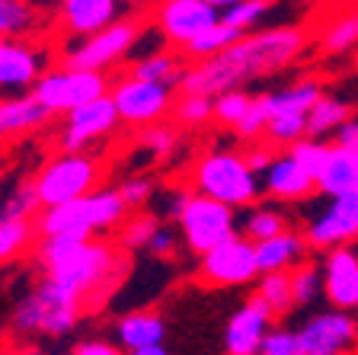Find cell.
<instances>
[{"mask_svg":"<svg viewBox=\"0 0 358 355\" xmlns=\"http://www.w3.org/2000/svg\"><path fill=\"white\" fill-rule=\"evenodd\" d=\"M119 195L125 202V208H134V211H141L150 199H154V183L148 176H128L125 183L119 186Z\"/></svg>","mask_w":358,"mask_h":355,"instance_id":"7bdbcfd3","label":"cell"},{"mask_svg":"<svg viewBox=\"0 0 358 355\" xmlns=\"http://www.w3.org/2000/svg\"><path fill=\"white\" fill-rule=\"evenodd\" d=\"M36 221H16V218H0V263L16 259L32 244Z\"/></svg>","mask_w":358,"mask_h":355,"instance_id":"836d02e7","label":"cell"},{"mask_svg":"<svg viewBox=\"0 0 358 355\" xmlns=\"http://www.w3.org/2000/svg\"><path fill=\"white\" fill-rule=\"evenodd\" d=\"M141 144L154 157H166L173 148H176V132H173L170 125H164V122H160V125H154V128H144Z\"/></svg>","mask_w":358,"mask_h":355,"instance_id":"ee69618b","label":"cell"},{"mask_svg":"<svg viewBox=\"0 0 358 355\" xmlns=\"http://www.w3.org/2000/svg\"><path fill=\"white\" fill-rule=\"evenodd\" d=\"M189 199H192V193H189L186 186H173V189H166L160 199H154V211L150 215L157 218V221H179L182 218V211H186Z\"/></svg>","mask_w":358,"mask_h":355,"instance_id":"ab89813d","label":"cell"},{"mask_svg":"<svg viewBox=\"0 0 358 355\" xmlns=\"http://www.w3.org/2000/svg\"><path fill=\"white\" fill-rule=\"evenodd\" d=\"M256 301H262L268 307L272 317H285V314L294 307V298H291V279L288 272H275V275H259V285H256Z\"/></svg>","mask_w":358,"mask_h":355,"instance_id":"4dcf8cb0","label":"cell"},{"mask_svg":"<svg viewBox=\"0 0 358 355\" xmlns=\"http://www.w3.org/2000/svg\"><path fill=\"white\" fill-rule=\"evenodd\" d=\"M329 148H333V144H327V141L304 138V141H298L294 148H288V157L317 183V176L323 173V163H327V157H329Z\"/></svg>","mask_w":358,"mask_h":355,"instance_id":"8d00e7d4","label":"cell"},{"mask_svg":"<svg viewBox=\"0 0 358 355\" xmlns=\"http://www.w3.org/2000/svg\"><path fill=\"white\" fill-rule=\"evenodd\" d=\"M268 10L272 4H262V0H234V4H221V22L246 36V29H253Z\"/></svg>","mask_w":358,"mask_h":355,"instance_id":"e575fe53","label":"cell"},{"mask_svg":"<svg viewBox=\"0 0 358 355\" xmlns=\"http://www.w3.org/2000/svg\"><path fill=\"white\" fill-rule=\"evenodd\" d=\"M173 116H176L179 125L199 128L205 125L208 118H215V99L208 97H192V93H182V97L173 103Z\"/></svg>","mask_w":358,"mask_h":355,"instance_id":"74e56055","label":"cell"},{"mask_svg":"<svg viewBox=\"0 0 358 355\" xmlns=\"http://www.w3.org/2000/svg\"><path fill=\"white\" fill-rule=\"evenodd\" d=\"M45 122H48V112H45L29 93H26V97L0 99V141L36 132Z\"/></svg>","mask_w":358,"mask_h":355,"instance_id":"cb8c5ba5","label":"cell"},{"mask_svg":"<svg viewBox=\"0 0 358 355\" xmlns=\"http://www.w3.org/2000/svg\"><path fill=\"white\" fill-rule=\"evenodd\" d=\"M240 39H243V32L231 29V26H224V22H215L211 29H205L199 39H192V42L182 48V58H192L195 64H199V61H208V58H215V55L227 52Z\"/></svg>","mask_w":358,"mask_h":355,"instance_id":"f1b7e54d","label":"cell"},{"mask_svg":"<svg viewBox=\"0 0 358 355\" xmlns=\"http://www.w3.org/2000/svg\"><path fill=\"white\" fill-rule=\"evenodd\" d=\"M192 195L211 199L217 205L227 208H250L262 193V183L250 167H246L243 154L237 151H211L195 160L192 173Z\"/></svg>","mask_w":358,"mask_h":355,"instance_id":"277c9868","label":"cell"},{"mask_svg":"<svg viewBox=\"0 0 358 355\" xmlns=\"http://www.w3.org/2000/svg\"><path fill=\"white\" fill-rule=\"evenodd\" d=\"M352 118V106L345 103V99L333 97V93H323L317 103H313V109L307 112V138L313 141H323L345 125Z\"/></svg>","mask_w":358,"mask_h":355,"instance_id":"4316f807","label":"cell"},{"mask_svg":"<svg viewBox=\"0 0 358 355\" xmlns=\"http://www.w3.org/2000/svg\"><path fill=\"white\" fill-rule=\"evenodd\" d=\"M272 320L275 317L268 314V307L262 301H256V298H250L243 307H237L231 314V320H227V330H224L227 355H259L262 340L272 330Z\"/></svg>","mask_w":358,"mask_h":355,"instance_id":"e0dca14e","label":"cell"},{"mask_svg":"<svg viewBox=\"0 0 358 355\" xmlns=\"http://www.w3.org/2000/svg\"><path fill=\"white\" fill-rule=\"evenodd\" d=\"M304 355H352L358 346V323L343 311H320L294 330Z\"/></svg>","mask_w":358,"mask_h":355,"instance_id":"5bb4252c","label":"cell"},{"mask_svg":"<svg viewBox=\"0 0 358 355\" xmlns=\"http://www.w3.org/2000/svg\"><path fill=\"white\" fill-rule=\"evenodd\" d=\"M45 71H48L45 48H36L22 39L0 42V90L3 93H20V90L29 93Z\"/></svg>","mask_w":358,"mask_h":355,"instance_id":"2e32d148","label":"cell"},{"mask_svg":"<svg viewBox=\"0 0 358 355\" xmlns=\"http://www.w3.org/2000/svg\"><path fill=\"white\" fill-rule=\"evenodd\" d=\"M109 77L93 74V71H71V67H58V71H45L38 83L29 90V97L42 106L48 116L55 112H74L80 106L93 103V99L109 97Z\"/></svg>","mask_w":358,"mask_h":355,"instance_id":"52a82bcc","label":"cell"},{"mask_svg":"<svg viewBox=\"0 0 358 355\" xmlns=\"http://www.w3.org/2000/svg\"><path fill=\"white\" fill-rule=\"evenodd\" d=\"M323 272V295L333 304V311L349 314L358 307V253L343 246V250H329L320 263Z\"/></svg>","mask_w":358,"mask_h":355,"instance_id":"ac0fdd59","label":"cell"},{"mask_svg":"<svg viewBox=\"0 0 358 355\" xmlns=\"http://www.w3.org/2000/svg\"><path fill=\"white\" fill-rule=\"evenodd\" d=\"M38 263L45 269V279L58 281L80 301L103 295L125 269L119 253L106 240L93 237H42Z\"/></svg>","mask_w":358,"mask_h":355,"instance_id":"7a4b0ae2","label":"cell"},{"mask_svg":"<svg viewBox=\"0 0 358 355\" xmlns=\"http://www.w3.org/2000/svg\"><path fill=\"white\" fill-rule=\"evenodd\" d=\"M83 301L61 288L58 281L45 279L36 285L26 301L16 304L13 311V333L20 336H64L77 326Z\"/></svg>","mask_w":358,"mask_h":355,"instance_id":"5b68a950","label":"cell"},{"mask_svg":"<svg viewBox=\"0 0 358 355\" xmlns=\"http://www.w3.org/2000/svg\"><path fill=\"white\" fill-rule=\"evenodd\" d=\"M176 244H179L176 230H173V228H166V224H160V228H157V234H154V240H150V246H148V250L154 253V256L166 259V256H173V253H176Z\"/></svg>","mask_w":358,"mask_h":355,"instance_id":"f6af8a7d","label":"cell"},{"mask_svg":"<svg viewBox=\"0 0 358 355\" xmlns=\"http://www.w3.org/2000/svg\"><path fill=\"white\" fill-rule=\"evenodd\" d=\"M250 106H253V97L246 93V90H231V93H221V97H215V118L221 122V125H237L240 118L250 112Z\"/></svg>","mask_w":358,"mask_h":355,"instance_id":"f35d334b","label":"cell"},{"mask_svg":"<svg viewBox=\"0 0 358 355\" xmlns=\"http://www.w3.org/2000/svg\"><path fill=\"white\" fill-rule=\"evenodd\" d=\"M115 112H119V122L138 128H154L166 118V112H173V90L160 87V83H144L134 81V77H122V81L112 83L109 90Z\"/></svg>","mask_w":358,"mask_h":355,"instance_id":"30bf717a","label":"cell"},{"mask_svg":"<svg viewBox=\"0 0 358 355\" xmlns=\"http://www.w3.org/2000/svg\"><path fill=\"white\" fill-rule=\"evenodd\" d=\"M128 221V208L119 189H96L80 202H67L58 208H42L36 230L42 237H93L115 230Z\"/></svg>","mask_w":358,"mask_h":355,"instance_id":"3957f363","label":"cell"},{"mask_svg":"<svg viewBox=\"0 0 358 355\" xmlns=\"http://www.w3.org/2000/svg\"><path fill=\"white\" fill-rule=\"evenodd\" d=\"M115 125H119V112H115L112 97L93 99L80 109L67 112V122L61 128V148H64V154H83L87 144L106 138Z\"/></svg>","mask_w":358,"mask_h":355,"instance_id":"9a60e30c","label":"cell"},{"mask_svg":"<svg viewBox=\"0 0 358 355\" xmlns=\"http://www.w3.org/2000/svg\"><path fill=\"white\" fill-rule=\"evenodd\" d=\"M259 275L256 266V244H250L243 234L234 240L215 246L211 253L199 256V279L215 288H234V285H246Z\"/></svg>","mask_w":358,"mask_h":355,"instance_id":"8fae6325","label":"cell"},{"mask_svg":"<svg viewBox=\"0 0 358 355\" xmlns=\"http://www.w3.org/2000/svg\"><path fill=\"white\" fill-rule=\"evenodd\" d=\"M20 355H32V352H20Z\"/></svg>","mask_w":358,"mask_h":355,"instance_id":"f907efd6","label":"cell"},{"mask_svg":"<svg viewBox=\"0 0 358 355\" xmlns=\"http://www.w3.org/2000/svg\"><path fill=\"white\" fill-rule=\"evenodd\" d=\"M320 48L327 55H345L358 48V7L345 10L327 22V29L320 36Z\"/></svg>","mask_w":358,"mask_h":355,"instance_id":"f546056e","label":"cell"},{"mask_svg":"<svg viewBox=\"0 0 358 355\" xmlns=\"http://www.w3.org/2000/svg\"><path fill=\"white\" fill-rule=\"evenodd\" d=\"M131 355H170L164 346H154V349H141V352H131Z\"/></svg>","mask_w":358,"mask_h":355,"instance_id":"681fc988","label":"cell"},{"mask_svg":"<svg viewBox=\"0 0 358 355\" xmlns=\"http://www.w3.org/2000/svg\"><path fill=\"white\" fill-rule=\"evenodd\" d=\"M240 230L250 244H266L272 237L285 234L288 228V218L278 211V208H268V205H256V208H246V215L240 218Z\"/></svg>","mask_w":358,"mask_h":355,"instance_id":"83f0119b","label":"cell"},{"mask_svg":"<svg viewBox=\"0 0 358 355\" xmlns=\"http://www.w3.org/2000/svg\"><path fill=\"white\" fill-rule=\"evenodd\" d=\"M262 103H266L268 118L278 116V112H288V116H307L313 109V103L323 97V87L317 81H298L291 87L272 90V93H259Z\"/></svg>","mask_w":358,"mask_h":355,"instance_id":"d4e9b609","label":"cell"},{"mask_svg":"<svg viewBox=\"0 0 358 355\" xmlns=\"http://www.w3.org/2000/svg\"><path fill=\"white\" fill-rule=\"evenodd\" d=\"M259 355H304V352H301V342H298L294 330L275 326V330H268V336L262 340Z\"/></svg>","mask_w":358,"mask_h":355,"instance_id":"60d3db41","label":"cell"},{"mask_svg":"<svg viewBox=\"0 0 358 355\" xmlns=\"http://www.w3.org/2000/svg\"><path fill=\"white\" fill-rule=\"evenodd\" d=\"M336 148H343V151H349V154L358 157V112H352L349 122L336 132Z\"/></svg>","mask_w":358,"mask_h":355,"instance_id":"7dc6e473","label":"cell"},{"mask_svg":"<svg viewBox=\"0 0 358 355\" xmlns=\"http://www.w3.org/2000/svg\"><path fill=\"white\" fill-rule=\"evenodd\" d=\"M154 20L164 42L179 45V52H182L192 39H199L205 29L221 22V4H211V0H166V4L157 7Z\"/></svg>","mask_w":358,"mask_h":355,"instance_id":"4fadbf2b","label":"cell"},{"mask_svg":"<svg viewBox=\"0 0 358 355\" xmlns=\"http://www.w3.org/2000/svg\"><path fill=\"white\" fill-rule=\"evenodd\" d=\"M304 48L307 36L298 26H272V29L246 32L227 52L186 67L182 93L215 99L221 93H231V90H243V83L288 67Z\"/></svg>","mask_w":358,"mask_h":355,"instance_id":"6da1fadb","label":"cell"},{"mask_svg":"<svg viewBox=\"0 0 358 355\" xmlns=\"http://www.w3.org/2000/svg\"><path fill=\"white\" fill-rule=\"evenodd\" d=\"M74 355H125L119 346H112L106 340H87L74 349Z\"/></svg>","mask_w":358,"mask_h":355,"instance_id":"c3c4849f","label":"cell"},{"mask_svg":"<svg viewBox=\"0 0 358 355\" xmlns=\"http://www.w3.org/2000/svg\"><path fill=\"white\" fill-rule=\"evenodd\" d=\"M358 240V193L329 199L304 224V244L313 250H343Z\"/></svg>","mask_w":358,"mask_h":355,"instance_id":"7c38bea8","label":"cell"},{"mask_svg":"<svg viewBox=\"0 0 358 355\" xmlns=\"http://www.w3.org/2000/svg\"><path fill=\"white\" fill-rule=\"evenodd\" d=\"M237 228H240V218L234 208L227 205H217L211 199H201V195H192L179 218V230H182V240L192 253L205 256L211 253L215 246L227 244L237 237Z\"/></svg>","mask_w":358,"mask_h":355,"instance_id":"9c48e42d","label":"cell"},{"mask_svg":"<svg viewBox=\"0 0 358 355\" xmlns=\"http://www.w3.org/2000/svg\"><path fill=\"white\" fill-rule=\"evenodd\" d=\"M157 228H160V221H157L150 211H138V215H131L125 224H122L119 244L125 246V250H148L154 234H157Z\"/></svg>","mask_w":358,"mask_h":355,"instance_id":"d590c367","label":"cell"},{"mask_svg":"<svg viewBox=\"0 0 358 355\" xmlns=\"http://www.w3.org/2000/svg\"><path fill=\"white\" fill-rule=\"evenodd\" d=\"M0 42H3V39H0Z\"/></svg>","mask_w":358,"mask_h":355,"instance_id":"816d5d0a","label":"cell"},{"mask_svg":"<svg viewBox=\"0 0 358 355\" xmlns=\"http://www.w3.org/2000/svg\"><path fill=\"white\" fill-rule=\"evenodd\" d=\"M166 323L157 311H134L115 323V340H119L122 352H141V349L164 346Z\"/></svg>","mask_w":358,"mask_h":355,"instance_id":"44dd1931","label":"cell"},{"mask_svg":"<svg viewBox=\"0 0 358 355\" xmlns=\"http://www.w3.org/2000/svg\"><path fill=\"white\" fill-rule=\"evenodd\" d=\"M259 183H262V189H266L268 199H275V202H304L317 193V183H313V179L307 176L288 154L275 157L272 167L262 173Z\"/></svg>","mask_w":358,"mask_h":355,"instance_id":"ffe728a7","label":"cell"},{"mask_svg":"<svg viewBox=\"0 0 358 355\" xmlns=\"http://www.w3.org/2000/svg\"><path fill=\"white\" fill-rule=\"evenodd\" d=\"M138 36H141L138 20H119V22H112L109 29L96 32V36H90V39H71L61 48V67L103 74L109 64L131 55V48L138 45Z\"/></svg>","mask_w":358,"mask_h":355,"instance_id":"ba28073f","label":"cell"},{"mask_svg":"<svg viewBox=\"0 0 358 355\" xmlns=\"http://www.w3.org/2000/svg\"><path fill=\"white\" fill-rule=\"evenodd\" d=\"M266 125H268L266 103H262V97H253V106H250V112H246L237 125H234V132H237L240 138H246V141H256L259 134H266Z\"/></svg>","mask_w":358,"mask_h":355,"instance_id":"b9f144b4","label":"cell"},{"mask_svg":"<svg viewBox=\"0 0 358 355\" xmlns=\"http://www.w3.org/2000/svg\"><path fill=\"white\" fill-rule=\"evenodd\" d=\"M275 157H278V154L268 148V144H256V148H250V151L243 154V160H246V167H250V170H253L256 176L262 179V173L272 167V160H275Z\"/></svg>","mask_w":358,"mask_h":355,"instance_id":"bcb514c9","label":"cell"},{"mask_svg":"<svg viewBox=\"0 0 358 355\" xmlns=\"http://www.w3.org/2000/svg\"><path fill=\"white\" fill-rule=\"evenodd\" d=\"M99 163L90 154H61L48 160L32 179L38 208H58L67 202H80L90 193H96Z\"/></svg>","mask_w":358,"mask_h":355,"instance_id":"8992f818","label":"cell"},{"mask_svg":"<svg viewBox=\"0 0 358 355\" xmlns=\"http://www.w3.org/2000/svg\"><path fill=\"white\" fill-rule=\"evenodd\" d=\"M125 13H128V7L125 4H115V0H67V4H61L58 20L67 36L90 39V36H96V32L109 29L112 22L125 20Z\"/></svg>","mask_w":358,"mask_h":355,"instance_id":"d6986e66","label":"cell"},{"mask_svg":"<svg viewBox=\"0 0 358 355\" xmlns=\"http://www.w3.org/2000/svg\"><path fill=\"white\" fill-rule=\"evenodd\" d=\"M307 138V116H288V112H278V116L268 118L266 125V141L268 148H294L298 141Z\"/></svg>","mask_w":358,"mask_h":355,"instance_id":"d6a6232c","label":"cell"},{"mask_svg":"<svg viewBox=\"0 0 358 355\" xmlns=\"http://www.w3.org/2000/svg\"><path fill=\"white\" fill-rule=\"evenodd\" d=\"M304 234L298 230H285V234L272 237L266 244H256V266L259 275H275V272H291L294 266L304 263Z\"/></svg>","mask_w":358,"mask_h":355,"instance_id":"7402d4cb","label":"cell"},{"mask_svg":"<svg viewBox=\"0 0 358 355\" xmlns=\"http://www.w3.org/2000/svg\"><path fill=\"white\" fill-rule=\"evenodd\" d=\"M317 193H323L327 199L358 193V157L333 144L327 163H323V173L317 176Z\"/></svg>","mask_w":358,"mask_h":355,"instance_id":"603a6c76","label":"cell"},{"mask_svg":"<svg viewBox=\"0 0 358 355\" xmlns=\"http://www.w3.org/2000/svg\"><path fill=\"white\" fill-rule=\"evenodd\" d=\"M128 77L134 81H144V83H160V87H182V77H186V64L182 58L164 52H154V55H144V58L131 61L128 67Z\"/></svg>","mask_w":358,"mask_h":355,"instance_id":"484cf974","label":"cell"},{"mask_svg":"<svg viewBox=\"0 0 358 355\" xmlns=\"http://www.w3.org/2000/svg\"><path fill=\"white\" fill-rule=\"evenodd\" d=\"M288 279H291V298H294V304H301V307L313 304L323 295V272L310 259H304L301 266L291 269Z\"/></svg>","mask_w":358,"mask_h":355,"instance_id":"1f68e13d","label":"cell"}]
</instances>
